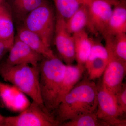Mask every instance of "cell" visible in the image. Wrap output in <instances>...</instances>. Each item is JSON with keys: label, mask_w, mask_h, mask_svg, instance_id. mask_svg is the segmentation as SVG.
<instances>
[{"label": "cell", "mask_w": 126, "mask_h": 126, "mask_svg": "<svg viewBox=\"0 0 126 126\" xmlns=\"http://www.w3.org/2000/svg\"><path fill=\"white\" fill-rule=\"evenodd\" d=\"M97 105V84L85 78L66 95L52 115L60 126L80 115L95 112Z\"/></svg>", "instance_id": "1"}, {"label": "cell", "mask_w": 126, "mask_h": 126, "mask_svg": "<svg viewBox=\"0 0 126 126\" xmlns=\"http://www.w3.org/2000/svg\"><path fill=\"white\" fill-rule=\"evenodd\" d=\"M39 67L40 87L43 104L52 115L56 108V97L65 75L66 64L56 56L43 58Z\"/></svg>", "instance_id": "2"}, {"label": "cell", "mask_w": 126, "mask_h": 126, "mask_svg": "<svg viewBox=\"0 0 126 126\" xmlns=\"http://www.w3.org/2000/svg\"><path fill=\"white\" fill-rule=\"evenodd\" d=\"M0 75L5 81L13 84L33 101L44 106L40 87L39 65H12L2 63L0 64Z\"/></svg>", "instance_id": "3"}, {"label": "cell", "mask_w": 126, "mask_h": 126, "mask_svg": "<svg viewBox=\"0 0 126 126\" xmlns=\"http://www.w3.org/2000/svg\"><path fill=\"white\" fill-rule=\"evenodd\" d=\"M56 20L54 7L49 0H46L27 15L23 25L38 35L50 47L53 41Z\"/></svg>", "instance_id": "4"}, {"label": "cell", "mask_w": 126, "mask_h": 126, "mask_svg": "<svg viewBox=\"0 0 126 126\" xmlns=\"http://www.w3.org/2000/svg\"><path fill=\"white\" fill-rule=\"evenodd\" d=\"M58 122L44 106L33 101L20 114L5 117L0 126H56Z\"/></svg>", "instance_id": "5"}, {"label": "cell", "mask_w": 126, "mask_h": 126, "mask_svg": "<svg viewBox=\"0 0 126 126\" xmlns=\"http://www.w3.org/2000/svg\"><path fill=\"white\" fill-rule=\"evenodd\" d=\"M97 86V101L96 114L98 117L109 126H126L125 114L117 105L115 95L102 86Z\"/></svg>", "instance_id": "6"}, {"label": "cell", "mask_w": 126, "mask_h": 126, "mask_svg": "<svg viewBox=\"0 0 126 126\" xmlns=\"http://www.w3.org/2000/svg\"><path fill=\"white\" fill-rule=\"evenodd\" d=\"M120 0H86L88 14L87 28L96 36L102 34L113 6Z\"/></svg>", "instance_id": "7"}, {"label": "cell", "mask_w": 126, "mask_h": 126, "mask_svg": "<svg viewBox=\"0 0 126 126\" xmlns=\"http://www.w3.org/2000/svg\"><path fill=\"white\" fill-rule=\"evenodd\" d=\"M53 43L56 47L59 58L66 65L72 64L75 59L73 36L67 30L65 19L56 12Z\"/></svg>", "instance_id": "8"}, {"label": "cell", "mask_w": 126, "mask_h": 126, "mask_svg": "<svg viewBox=\"0 0 126 126\" xmlns=\"http://www.w3.org/2000/svg\"><path fill=\"white\" fill-rule=\"evenodd\" d=\"M126 73V62L109 57L103 74L102 86L115 95L121 88Z\"/></svg>", "instance_id": "9"}, {"label": "cell", "mask_w": 126, "mask_h": 126, "mask_svg": "<svg viewBox=\"0 0 126 126\" xmlns=\"http://www.w3.org/2000/svg\"><path fill=\"white\" fill-rule=\"evenodd\" d=\"M9 52V56L5 63L10 65L28 64L38 66L44 58L16 36Z\"/></svg>", "instance_id": "10"}, {"label": "cell", "mask_w": 126, "mask_h": 126, "mask_svg": "<svg viewBox=\"0 0 126 126\" xmlns=\"http://www.w3.org/2000/svg\"><path fill=\"white\" fill-rule=\"evenodd\" d=\"M23 94L15 86L0 81V101L9 110L21 112L27 108L30 104Z\"/></svg>", "instance_id": "11"}, {"label": "cell", "mask_w": 126, "mask_h": 126, "mask_svg": "<svg viewBox=\"0 0 126 126\" xmlns=\"http://www.w3.org/2000/svg\"><path fill=\"white\" fill-rule=\"evenodd\" d=\"M126 33V1L120 0L113 6L112 13L102 36L103 38Z\"/></svg>", "instance_id": "12"}, {"label": "cell", "mask_w": 126, "mask_h": 126, "mask_svg": "<svg viewBox=\"0 0 126 126\" xmlns=\"http://www.w3.org/2000/svg\"><path fill=\"white\" fill-rule=\"evenodd\" d=\"M85 70V67L82 65H66L65 75L56 97L55 109L66 95L80 81Z\"/></svg>", "instance_id": "13"}, {"label": "cell", "mask_w": 126, "mask_h": 126, "mask_svg": "<svg viewBox=\"0 0 126 126\" xmlns=\"http://www.w3.org/2000/svg\"><path fill=\"white\" fill-rule=\"evenodd\" d=\"M16 36L44 58H52L56 56L50 47L46 45L39 36L23 25L17 29Z\"/></svg>", "instance_id": "14"}, {"label": "cell", "mask_w": 126, "mask_h": 126, "mask_svg": "<svg viewBox=\"0 0 126 126\" xmlns=\"http://www.w3.org/2000/svg\"><path fill=\"white\" fill-rule=\"evenodd\" d=\"M74 43L75 59L78 65L84 66L92 45V38L84 29L72 34Z\"/></svg>", "instance_id": "15"}, {"label": "cell", "mask_w": 126, "mask_h": 126, "mask_svg": "<svg viewBox=\"0 0 126 126\" xmlns=\"http://www.w3.org/2000/svg\"><path fill=\"white\" fill-rule=\"evenodd\" d=\"M14 18L6 0L0 1V40L14 39Z\"/></svg>", "instance_id": "16"}, {"label": "cell", "mask_w": 126, "mask_h": 126, "mask_svg": "<svg viewBox=\"0 0 126 126\" xmlns=\"http://www.w3.org/2000/svg\"><path fill=\"white\" fill-rule=\"evenodd\" d=\"M10 8L13 18L23 22L27 15L46 0H6Z\"/></svg>", "instance_id": "17"}, {"label": "cell", "mask_w": 126, "mask_h": 126, "mask_svg": "<svg viewBox=\"0 0 126 126\" xmlns=\"http://www.w3.org/2000/svg\"><path fill=\"white\" fill-rule=\"evenodd\" d=\"M109 57H113L126 62V33L118 34L104 38Z\"/></svg>", "instance_id": "18"}, {"label": "cell", "mask_w": 126, "mask_h": 126, "mask_svg": "<svg viewBox=\"0 0 126 126\" xmlns=\"http://www.w3.org/2000/svg\"><path fill=\"white\" fill-rule=\"evenodd\" d=\"M88 14L86 2L80 6L67 20L65 25L71 34L77 33L87 27Z\"/></svg>", "instance_id": "19"}, {"label": "cell", "mask_w": 126, "mask_h": 126, "mask_svg": "<svg viewBox=\"0 0 126 126\" xmlns=\"http://www.w3.org/2000/svg\"><path fill=\"white\" fill-rule=\"evenodd\" d=\"M56 12L65 20L68 19L86 0H52Z\"/></svg>", "instance_id": "20"}, {"label": "cell", "mask_w": 126, "mask_h": 126, "mask_svg": "<svg viewBox=\"0 0 126 126\" xmlns=\"http://www.w3.org/2000/svg\"><path fill=\"white\" fill-rule=\"evenodd\" d=\"M96 112L80 115L63 123L60 126H109L106 122L98 118Z\"/></svg>", "instance_id": "21"}, {"label": "cell", "mask_w": 126, "mask_h": 126, "mask_svg": "<svg viewBox=\"0 0 126 126\" xmlns=\"http://www.w3.org/2000/svg\"><path fill=\"white\" fill-rule=\"evenodd\" d=\"M109 61V60L98 58L87 61L84 67L87 72L88 79L94 81L101 77Z\"/></svg>", "instance_id": "22"}, {"label": "cell", "mask_w": 126, "mask_h": 126, "mask_svg": "<svg viewBox=\"0 0 126 126\" xmlns=\"http://www.w3.org/2000/svg\"><path fill=\"white\" fill-rule=\"evenodd\" d=\"M98 58L109 60V55L106 47L100 40L92 38V47L87 61Z\"/></svg>", "instance_id": "23"}, {"label": "cell", "mask_w": 126, "mask_h": 126, "mask_svg": "<svg viewBox=\"0 0 126 126\" xmlns=\"http://www.w3.org/2000/svg\"><path fill=\"white\" fill-rule=\"evenodd\" d=\"M117 105L122 112L126 113V84L123 83L121 88L115 94Z\"/></svg>", "instance_id": "24"}, {"label": "cell", "mask_w": 126, "mask_h": 126, "mask_svg": "<svg viewBox=\"0 0 126 126\" xmlns=\"http://www.w3.org/2000/svg\"><path fill=\"white\" fill-rule=\"evenodd\" d=\"M14 39L9 40H0V62L5 55L9 52L14 43Z\"/></svg>", "instance_id": "25"}, {"label": "cell", "mask_w": 126, "mask_h": 126, "mask_svg": "<svg viewBox=\"0 0 126 126\" xmlns=\"http://www.w3.org/2000/svg\"><path fill=\"white\" fill-rule=\"evenodd\" d=\"M4 117L5 116H2V115H1V114L0 113V123L2 121Z\"/></svg>", "instance_id": "26"}, {"label": "cell", "mask_w": 126, "mask_h": 126, "mask_svg": "<svg viewBox=\"0 0 126 126\" xmlns=\"http://www.w3.org/2000/svg\"><path fill=\"white\" fill-rule=\"evenodd\" d=\"M1 106H2V104H1V103L0 101V107Z\"/></svg>", "instance_id": "27"}, {"label": "cell", "mask_w": 126, "mask_h": 126, "mask_svg": "<svg viewBox=\"0 0 126 126\" xmlns=\"http://www.w3.org/2000/svg\"><path fill=\"white\" fill-rule=\"evenodd\" d=\"M2 0H0V1Z\"/></svg>", "instance_id": "28"}]
</instances>
